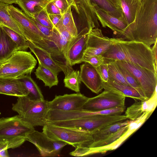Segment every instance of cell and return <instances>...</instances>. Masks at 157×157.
<instances>
[{
    "mask_svg": "<svg viewBox=\"0 0 157 157\" xmlns=\"http://www.w3.org/2000/svg\"><path fill=\"white\" fill-rule=\"evenodd\" d=\"M123 36L149 47L157 41V0H141L134 21Z\"/></svg>",
    "mask_w": 157,
    "mask_h": 157,
    "instance_id": "obj_1",
    "label": "cell"
},
{
    "mask_svg": "<svg viewBox=\"0 0 157 157\" xmlns=\"http://www.w3.org/2000/svg\"><path fill=\"white\" fill-rule=\"evenodd\" d=\"M102 56L104 63L112 61H124L138 65L157 73L151 49L142 43L122 40L112 45Z\"/></svg>",
    "mask_w": 157,
    "mask_h": 157,
    "instance_id": "obj_2",
    "label": "cell"
},
{
    "mask_svg": "<svg viewBox=\"0 0 157 157\" xmlns=\"http://www.w3.org/2000/svg\"><path fill=\"white\" fill-rule=\"evenodd\" d=\"M18 98L16 103L12 104V109L24 121L34 127L43 126L47 123L45 117L49 109L48 101L33 99L28 96Z\"/></svg>",
    "mask_w": 157,
    "mask_h": 157,
    "instance_id": "obj_3",
    "label": "cell"
},
{
    "mask_svg": "<svg viewBox=\"0 0 157 157\" xmlns=\"http://www.w3.org/2000/svg\"><path fill=\"white\" fill-rule=\"evenodd\" d=\"M34 130L18 115L0 118V140L7 143L8 149L20 146L26 140V135Z\"/></svg>",
    "mask_w": 157,
    "mask_h": 157,
    "instance_id": "obj_4",
    "label": "cell"
},
{
    "mask_svg": "<svg viewBox=\"0 0 157 157\" xmlns=\"http://www.w3.org/2000/svg\"><path fill=\"white\" fill-rule=\"evenodd\" d=\"M69 42L55 29L51 36L33 44L49 53L52 59L62 69L65 77L74 70L67 56Z\"/></svg>",
    "mask_w": 157,
    "mask_h": 157,
    "instance_id": "obj_5",
    "label": "cell"
},
{
    "mask_svg": "<svg viewBox=\"0 0 157 157\" xmlns=\"http://www.w3.org/2000/svg\"><path fill=\"white\" fill-rule=\"evenodd\" d=\"M37 62L30 52L17 50L0 63V77L18 78L30 75Z\"/></svg>",
    "mask_w": 157,
    "mask_h": 157,
    "instance_id": "obj_6",
    "label": "cell"
},
{
    "mask_svg": "<svg viewBox=\"0 0 157 157\" xmlns=\"http://www.w3.org/2000/svg\"><path fill=\"white\" fill-rule=\"evenodd\" d=\"M43 132L53 139L63 141L75 148L89 147L93 142L92 132L77 130L46 123Z\"/></svg>",
    "mask_w": 157,
    "mask_h": 157,
    "instance_id": "obj_7",
    "label": "cell"
},
{
    "mask_svg": "<svg viewBox=\"0 0 157 157\" xmlns=\"http://www.w3.org/2000/svg\"><path fill=\"white\" fill-rule=\"evenodd\" d=\"M125 68L134 77L147 99L156 91L157 73L138 65L128 62L114 61Z\"/></svg>",
    "mask_w": 157,
    "mask_h": 157,
    "instance_id": "obj_8",
    "label": "cell"
},
{
    "mask_svg": "<svg viewBox=\"0 0 157 157\" xmlns=\"http://www.w3.org/2000/svg\"><path fill=\"white\" fill-rule=\"evenodd\" d=\"M125 97L119 91L113 89H104L95 97L89 98L82 107V109L95 111L116 107L125 108Z\"/></svg>",
    "mask_w": 157,
    "mask_h": 157,
    "instance_id": "obj_9",
    "label": "cell"
},
{
    "mask_svg": "<svg viewBox=\"0 0 157 157\" xmlns=\"http://www.w3.org/2000/svg\"><path fill=\"white\" fill-rule=\"evenodd\" d=\"M26 140L33 144L42 156H56L58 155L62 148L67 144L62 141L53 139L43 132L35 130L28 133Z\"/></svg>",
    "mask_w": 157,
    "mask_h": 157,
    "instance_id": "obj_10",
    "label": "cell"
},
{
    "mask_svg": "<svg viewBox=\"0 0 157 157\" xmlns=\"http://www.w3.org/2000/svg\"><path fill=\"white\" fill-rule=\"evenodd\" d=\"M7 11L22 29L27 40L35 43L46 37L38 29L32 18L22 10L10 5L8 7Z\"/></svg>",
    "mask_w": 157,
    "mask_h": 157,
    "instance_id": "obj_11",
    "label": "cell"
},
{
    "mask_svg": "<svg viewBox=\"0 0 157 157\" xmlns=\"http://www.w3.org/2000/svg\"><path fill=\"white\" fill-rule=\"evenodd\" d=\"M121 38L104 36L98 28L90 29L88 33L86 47L83 54L90 56L102 55L113 44L122 40Z\"/></svg>",
    "mask_w": 157,
    "mask_h": 157,
    "instance_id": "obj_12",
    "label": "cell"
},
{
    "mask_svg": "<svg viewBox=\"0 0 157 157\" xmlns=\"http://www.w3.org/2000/svg\"><path fill=\"white\" fill-rule=\"evenodd\" d=\"M89 98L79 92L56 95L52 101H48V107L49 109L65 111L81 110Z\"/></svg>",
    "mask_w": 157,
    "mask_h": 157,
    "instance_id": "obj_13",
    "label": "cell"
},
{
    "mask_svg": "<svg viewBox=\"0 0 157 157\" xmlns=\"http://www.w3.org/2000/svg\"><path fill=\"white\" fill-rule=\"evenodd\" d=\"M90 30L85 28L78 33L77 36L69 41L67 51V56L71 66L82 63L81 60L84 55Z\"/></svg>",
    "mask_w": 157,
    "mask_h": 157,
    "instance_id": "obj_14",
    "label": "cell"
},
{
    "mask_svg": "<svg viewBox=\"0 0 157 157\" xmlns=\"http://www.w3.org/2000/svg\"><path fill=\"white\" fill-rule=\"evenodd\" d=\"M91 3L97 19L102 27H108L114 32L123 36L128 26L124 18H119L109 15L95 4Z\"/></svg>",
    "mask_w": 157,
    "mask_h": 157,
    "instance_id": "obj_15",
    "label": "cell"
},
{
    "mask_svg": "<svg viewBox=\"0 0 157 157\" xmlns=\"http://www.w3.org/2000/svg\"><path fill=\"white\" fill-rule=\"evenodd\" d=\"M81 81L92 92L98 94L103 89V81L96 68L85 62L80 67Z\"/></svg>",
    "mask_w": 157,
    "mask_h": 157,
    "instance_id": "obj_16",
    "label": "cell"
},
{
    "mask_svg": "<svg viewBox=\"0 0 157 157\" xmlns=\"http://www.w3.org/2000/svg\"><path fill=\"white\" fill-rule=\"evenodd\" d=\"M83 29L98 28L99 24L90 0H74Z\"/></svg>",
    "mask_w": 157,
    "mask_h": 157,
    "instance_id": "obj_17",
    "label": "cell"
},
{
    "mask_svg": "<svg viewBox=\"0 0 157 157\" xmlns=\"http://www.w3.org/2000/svg\"><path fill=\"white\" fill-rule=\"evenodd\" d=\"M0 94L18 97L28 96L29 93L18 78L0 77Z\"/></svg>",
    "mask_w": 157,
    "mask_h": 157,
    "instance_id": "obj_18",
    "label": "cell"
},
{
    "mask_svg": "<svg viewBox=\"0 0 157 157\" xmlns=\"http://www.w3.org/2000/svg\"><path fill=\"white\" fill-rule=\"evenodd\" d=\"M143 123L139 119L132 121L128 125L127 130L117 140L109 145L94 147L93 151L95 154L105 153L107 151L114 150L118 147L131 135L137 130Z\"/></svg>",
    "mask_w": 157,
    "mask_h": 157,
    "instance_id": "obj_19",
    "label": "cell"
},
{
    "mask_svg": "<svg viewBox=\"0 0 157 157\" xmlns=\"http://www.w3.org/2000/svg\"><path fill=\"white\" fill-rule=\"evenodd\" d=\"M29 48L36 57L40 65L48 68L57 75L62 71L61 68L53 60L49 53L32 42L27 40Z\"/></svg>",
    "mask_w": 157,
    "mask_h": 157,
    "instance_id": "obj_20",
    "label": "cell"
},
{
    "mask_svg": "<svg viewBox=\"0 0 157 157\" xmlns=\"http://www.w3.org/2000/svg\"><path fill=\"white\" fill-rule=\"evenodd\" d=\"M103 87L104 89H111L118 91L125 97H130L134 100L145 101L147 99L130 85L119 83L111 79H108L107 82H103Z\"/></svg>",
    "mask_w": 157,
    "mask_h": 157,
    "instance_id": "obj_21",
    "label": "cell"
},
{
    "mask_svg": "<svg viewBox=\"0 0 157 157\" xmlns=\"http://www.w3.org/2000/svg\"><path fill=\"white\" fill-rule=\"evenodd\" d=\"M52 0H18L17 4L27 16L33 18L35 14L45 9Z\"/></svg>",
    "mask_w": 157,
    "mask_h": 157,
    "instance_id": "obj_22",
    "label": "cell"
},
{
    "mask_svg": "<svg viewBox=\"0 0 157 157\" xmlns=\"http://www.w3.org/2000/svg\"><path fill=\"white\" fill-rule=\"evenodd\" d=\"M17 50L16 44L0 27V63L6 60Z\"/></svg>",
    "mask_w": 157,
    "mask_h": 157,
    "instance_id": "obj_23",
    "label": "cell"
},
{
    "mask_svg": "<svg viewBox=\"0 0 157 157\" xmlns=\"http://www.w3.org/2000/svg\"><path fill=\"white\" fill-rule=\"evenodd\" d=\"M132 121L126 120L105 126L92 132L94 139L93 142L105 139L123 127L129 125Z\"/></svg>",
    "mask_w": 157,
    "mask_h": 157,
    "instance_id": "obj_24",
    "label": "cell"
},
{
    "mask_svg": "<svg viewBox=\"0 0 157 157\" xmlns=\"http://www.w3.org/2000/svg\"><path fill=\"white\" fill-rule=\"evenodd\" d=\"M124 19L128 26L134 21L141 0H118Z\"/></svg>",
    "mask_w": 157,
    "mask_h": 157,
    "instance_id": "obj_25",
    "label": "cell"
},
{
    "mask_svg": "<svg viewBox=\"0 0 157 157\" xmlns=\"http://www.w3.org/2000/svg\"><path fill=\"white\" fill-rule=\"evenodd\" d=\"M9 5L0 2V26L8 27L25 37L22 29L7 11Z\"/></svg>",
    "mask_w": 157,
    "mask_h": 157,
    "instance_id": "obj_26",
    "label": "cell"
},
{
    "mask_svg": "<svg viewBox=\"0 0 157 157\" xmlns=\"http://www.w3.org/2000/svg\"><path fill=\"white\" fill-rule=\"evenodd\" d=\"M34 73L36 78L42 81L45 86L51 88L58 85V75L49 68L39 64Z\"/></svg>",
    "mask_w": 157,
    "mask_h": 157,
    "instance_id": "obj_27",
    "label": "cell"
},
{
    "mask_svg": "<svg viewBox=\"0 0 157 157\" xmlns=\"http://www.w3.org/2000/svg\"><path fill=\"white\" fill-rule=\"evenodd\" d=\"M18 78L24 84L29 94L28 95L35 100L44 99L42 93L30 75H26Z\"/></svg>",
    "mask_w": 157,
    "mask_h": 157,
    "instance_id": "obj_28",
    "label": "cell"
},
{
    "mask_svg": "<svg viewBox=\"0 0 157 157\" xmlns=\"http://www.w3.org/2000/svg\"><path fill=\"white\" fill-rule=\"evenodd\" d=\"M90 0L91 3L95 4L109 15L119 18H124L122 11L116 7L109 0Z\"/></svg>",
    "mask_w": 157,
    "mask_h": 157,
    "instance_id": "obj_29",
    "label": "cell"
},
{
    "mask_svg": "<svg viewBox=\"0 0 157 157\" xmlns=\"http://www.w3.org/2000/svg\"><path fill=\"white\" fill-rule=\"evenodd\" d=\"M61 19L65 28L73 37L76 36L78 34V30L74 21L70 6L62 14Z\"/></svg>",
    "mask_w": 157,
    "mask_h": 157,
    "instance_id": "obj_30",
    "label": "cell"
},
{
    "mask_svg": "<svg viewBox=\"0 0 157 157\" xmlns=\"http://www.w3.org/2000/svg\"><path fill=\"white\" fill-rule=\"evenodd\" d=\"M1 27L16 44L18 50L26 51L28 49V43L24 37L8 27L5 26Z\"/></svg>",
    "mask_w": 157,
    "mask_h": 157,
    "instance_id": "obj_31",
    "label": "cell"
},
{
    "mask_svg": "<svg viewBox=\"0 0 157 157\" xmlns=\"http://www.w3.org/2000/svg\"><path fill=\"white\" fill-rule=\"evenodd\" d=\"M81 80L79 71L73 70L63 80L64 86L76 92L80 91Z\"/></svg>",
    "mask_w": 157,
    "mask_h": 157,
    "instance_id": "obj_32",
    "label": "cell"
},
{
    "mask_svg": "<svg viewBox=\"0 0 157 157\" xmlns=\"http://www.w3.org/2000/svg\"><path fill=\"white\" fill-rule=\"evenodd\" d=\"M135 100V102L127 108L125 114L127 119L132 121L136 120L145 112L143 101H138Z\"/></svg>",
    "mask_w": 157,
    "mask_h": 157,
    "instance_id": "obj_33",
    "label": "cell"
},
{
    "mask_svg": "<svg viewBox=\"0 0 157 157\" xmlns=\"http://www.w3.org/2000/svg\"><path fill=\"white\" fill-rule=\"evenodd\" d=\"M107 64L109 79L113 80L119 83L129 85L122 75L114 61H110Z\"/></svg>",
    "mask_w": 157,
    "mask_h": 157,
    "instance_id": "obj_34",
    "label": "cell"
},
{
    "mask_svg": "<svg viewBox=\"0 0 157 157\" xmlns=\"http://www.w3.org/2000/svg\"><path fill=\"white\" fill-rule=\"evenodd\" d=\"M128 125L123 127L118 131L111 135L105 139L96 142H93L88 147H102L112 143L118 139L127 130Z\"/></svg>",
    "mask_w": 157,
    "mask_h": 157,
    "instance_id": "obj_35",
    "label": "cell"
},
{
    "mask_svg": "<svg viewBox=\"0 0 157 157\" xmlns=\"http://www.w3.org/2000/svg\"><path fill=\"white\" fill-rule=\"evenodd\" d=\"M116 63L129 85L135 89L141 95L146 98L141 88L132 75L125 68L121 65Z\"/></svg>",
    "mask_w": 157,
    "mask_h": 157,
    "instance_id": "obj_36",
    "label": "cell"
},
{
    "mask_svg": "<svg viewBox=\"0 0 157 157\" xmlns=\"http://www.w3.org/2000/svg\"><path fill=\"white\" fill-rule=\"evenodd\" d=\"M33 18L45 26L52 28L54 27L49 18L46 8L35 14Z\"/></svg>",
    "mask_w": 157,
    "mask_h": 157,
    "instance_id": "obj_37",
    "label": "cell"
},
{
    "mask_svg": "<svg viewBox=\"0 0 157 157\" xmlns=\"http://www.w3.org/2000/svg\"><path fill=\"white\" fill-rule=\"evenodd\" d=\"M81 62L89 63L96 67L104 63V59L101 55L90 56L84 54Z\"/></svg>",
    "mask_w": 157,
    "mask_h": 157,
    "instance_id": "obj_38",
    "label": "cell"
},
{
    "mask_svg": "<svg viewBox=\"0 0 157 157\" xmlns=\"http://www.w3.org/2000/svg\"><path fill=\"white\" fill-rule=\"evenodd\" d=\"M54 27L56 29L61 35L68 41H70L74 37L63 26L61 18L58 23Z\"/></svg>",
    "mask_w": 157,
    "mask_h": 157,
    "instance_id": "obj_39",
    "label": "cell"
},
{
    "mask_svg": "<svg viewBox=\"0 0 157 157\" xmlns=\"http://www.w3.org/2000/svg\"><path fill=\"white\" fill-rule=\"evenodd\" d=\"M96 68L103 82H107L109 78L108 64L104 63Z\"/></svg>",
    "mask_w": 157,
    "mask_h": 157,
    "instance_id": "obj_40",
    "label": "cell"
},
{
    "mask_svg": "<svg viewBox=\"0 0 157 157\" xmlns=\"http://www.w3.org/2000/svg\"><path fill=\"white\" fill-rule=\"evenodd\" d=\"M31 18L38 29L46 37L51 36L53 28L45 26L39 22L35 19Z\"/></svg>",
    "mask_w": 157,
    "mask_h": 157,
    "instance_id": "obj_41",
    "label": "cell"
},
{
    "mask_svg": "<svg viewBox=\"0 0 157 157\" xmlns=\"http://www.w3.org/2000/svg\"><path fill=\"white\" fill-rule=\"evenodd\" d=\"M53 2L59 8L61 14H63L70 6L66 0H52Z\"/></svg>",
    "mask_w": 157,
    "mask_h": 157,
    "instance_id": "obj_42",
    "label": "cell"
},
{
    "mask_svg": "<svg viewBox=\"0 0 157 157\" xmlns=\"http://www.w3.org/2000/svg\"><path fill=\"white\" fill-rule=\"evenodd\" d=\"M46 9L48 14H61L60 10L52 1L47 5Z\"/></svg>",
    "mask_w": 157,
    "mask_h": 157,
    "instance_id": "obj_43",
    "label": "cell"
},
{
    "mask_svg": "<svg viewBox=\"0 0 157 157\" xmlns=\"http://www.w3.org/2000/svg\"><path fill=\"white\" fill-rule=\"evenodd\" d=\"M8 144L5 141L0 140V157H9Z\"/></svg>",
    "mask_w": 157,
    "mask_h": 157,
    "instance_id": "obj_44",
    "label": "cell"
},
{
    "mask_svg": "<svg viewBox=\"0 0 157 157\" xmlns=\"http://www.w3.org/2000/svg\"><path fill=\"white\" fill-rule=\"evenodd\" d=\"M48 14L49 18L54 26L59 21L62 16V14Z\"/></svg>",
    "mask_w": 157,
    "mask_h": 157,
    "instance_id": "obj_45",
    "label": "cell"
},
{
    "mask_svg": "<svg viewBox=\"0 0 157 157\" xmlns=\"http://www.w3.org/2000/svg\"><path fill=\"white\" fill-rule=\"evenodd\" d=\"M157 41L154 44L151 50L152 52L155 67L157 69Z\"/></svg>",
    "mask_w": 157,
    "mask_h": 157,
    "instance_id": "obj_46",
    "label": "cell"
},
{
    "mask_svg": "<svg viewBox=\"0 0 157 157\" xmlns=\"http://www.w3.org/2000/svg\"><path fill=\"white\" fill-rule=\"evenodd\" d=\"M17 1L18 0H0V2L10 5L13 4H17Z\"/></svg>",
    "mask_w": 157,
    "mask_h": 157,
    "instance_id": "obj_47",
    "label": "cell"
},
{
    "mask_svg": "<svg viewBox=\"0 0 157 157\" xmlns=\"http://www.w3.org/2000/svg\"><path fill=\"white\" fill-rule=\"evenodd\" d=\"M69 5L74 8L76 12H77V9L74 2V0H66Z\"/></svg>",
    "mask_w": 157,
    "mask_h": 157,
    "instance_id": "obj_48",
    "label": "cell"
},
{
    "mask_svg": "<svg viewBox=\"0 0 157 157\" xmlns=\"http://www.w3.org/2000/svg\"><path fill=\"white\" fill-rule=\"evenodd\" d=\"M116 7L121 10L118 0H109Z\"/></svg>",
    "mask_w": 157,
    "mask_h": 157,
    "instance_id": "obj_49",
    "label": "cell"
},
{
    "mask_svg": "<svg viewBox=\"0 0 157 157\" xmlns=\"http://www.w3.org/2000/svg\"><path fill=\"white\" fill-rule=\"evenodd\" d=\"M0 114H1V113L0 112Z\"/></svg>",
    "mask_w": 157,
    "mask_h": 157,
    "instance_id": "obj_50",
    "label": "cell"
},
{
    "mask_svg": "<svg viewBox=\"0 0 157 157\" xmlns=\"http://www.w3.org/2000/svg\"><path fill=\"white\" fill-rule=\"evenodd\" d=\"M1 26H0V27Z\"/></svg>",
    "mask_w": 157,
    "mask_h": 157,
    "instance_id": "obj_51",
    "label": "cell"
}]
</instances>
